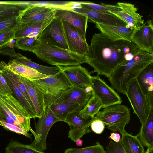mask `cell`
<instances>
[{"label": "cell", "mask_w": 153, "mask_h": 153, "mask_svg": "<svg viewBox=\"0 0 153 153\" xmlns=\"http://www.w3.org/2000/svg\"><path fill=\"white\" fill-rule=\"evenodd\" d=\"M5 117L1 112V111L0 110V119L5 120Z\"/></svg>", "instance_id": "bcb514c9"}, {"label": "cell", "mask_w": 153, "mask_h": 153, "mask_svg": "<svg viewBox=\"0 0 153 153\" xmlns=\"http://www.w3.org/2000/svg\"><path fill=\"white\" fill-rule=\"evenodd\" d=\"M53 19L42 22H20L15 29V39L27 36L38 37Z\"/></svg>", "instance_id": "cb8c5ba5"}, {"label": "cell", "mask_w": 153, "mask_h": 153, "mask_svg": "<svg viewBox=\"0 0 153 153\" xmlns=\"http://www.w3.org/2000/svg\"><path fill=\"white\" fill-rule=\"evenodd\" d=\"M20 77L26 87L37 118H39L43 114L46 109L43 95L31 81L21 76Z\"/></svg>", "instance_id": "484cf974"}, {"label": "cell", "mask_w": 153, "mask_h": 153, "mask_svg": "<svg viewBox=\"0 0 153 153\" xmlns=\"http://www.w3.org/2000/svg\"><path fill=\"white\" fill-rule=\"evenodd\" d=\"M96 27L113 41L125 40L131 41L135 29L97 23Z\"/></svg>", "instance_id": "603a6c76"}, {"label": "cell", "mask_w": 153, "mask_h": 153, "mask_svg": "<svg viewBox=\"0 0 153 153\" xmlns=\"http://www.w3.org/2000/svg\"><path fill=\"white\" fill-rule=\"evenodd\" d=\"M6 153H45L39 151L30 145L22 143L12 139L5 148Z\"/></svg>", "instance_id": "1f68e13d"}, {"label": "cell", "mask_w": 153, "mask_h": 153, "mask_svg": "<svg viewBox=\"0 0 153 153\" xmlns=\"http://www.w3.org/2000/svg\"><path fill=\"white\" fill-rule=\"evenodd\" d=\"M92 90L91 87L72 86L63 92L56 101L76 103L82 109L92 96Z\"/></svg>", "instance_id": "ffe728a7"}, {"label": "cell", "mask_w": 153, "mask_h": 153, "mask_svg": "<svg viewBox=\"0 0 153 153\" xmlns=\"http://www.w3.org/2000/svg\"><path fill=\"white\" fill-rule=\"evenodd\" d=\"M0 93L4 95L7 94H12V91L0 71Z\"/></svg>", "instance_id": "7bdbcfd3"}, {"label": "cell", "mask_w": 153, "mask_h": 153, "mask_svg": "<svg viewBox=\"0 0 153 153\" xmlns=\"http://www.w3.org/2000/svg\"><path fill=\"white\" fill-rule=\"evenodd\" d=\"M105 153H126L120 141L116 143L110 140L106 147Z\"/></svg>", "instance_id": "f35d334b"}, {"label": "cell", "mask_w": 153, "mask_h": 153, "mask_svg": "<svg viewBox=\"0 0 153 153\" xmlns=\"http://www.w3.org/2000/svg\"><path fill=\"white\" fill-rule=\"evenodd\" d=\"M56 10L55 17L65 21L73 26L85 39L88 18L85 16L70 9L54 7Z\"/></svg>", "instance_id": "9a60e30c"}, {"label": "cell", "mask_w": 153, "mask_h": 153, "mask_svg": "<svg viewBox=\"0 0 153 153\" xmlns=\"http://www.w3.org/2000/svg\"><path fill=\"white\" fill-rule=\"evenodd\" d=\"M122 135L120 141L126 153H145L143 146L136 136L126 131Z\"/></svg>", "instance_id": "f546056e"}, {"label": "cell", "mask_w": 153, "mask_h": 153, "mask_svg": "<svg viewBox=\"0 0 153 153\" xmlns=\"http://www.w3.org/2000/svg\"><path fill=\"white\" fill-rule=\"evenodd\" d=\"M19 16L0 22V32L4 30L14 28L20 23Z\"/></svg>", "instance_id": "ab89813d"}, {"label": "cell", "mask_w": 153, "mask_h": 153, "mask_svg": "<svg viewBox=\"0 0 153 153\" xmlns=\"http://www.w3.org/2000/svg\"><path fill=\"white\" fill-rule=\"evenodd\" d=\"M94 117V119L102 121L107 128L113 131H118L122 135L126 131V125L130 121V111L124 105L115 104L104 108Z\"/></svg>", "instance_id": "5b68a950"}, {"label": "cell", "mask_w": 153, "mask_h": 153, "mask_svg": "<svg viewBox=\"0 0 153 153\" xmlns=\"http://www.w3.org/2000/svg\"><path fill=\"white\" fill-rule=\"evenodd\" d=\"M60 121L50 109L46 108L43 114L38 118L35 125L34 139L30 144L36 149L43 152L47 149L46 139L49 131L55 123Z\"/></svg>", "instance_id": "ba28073f"}, {"label": "cell", "mask_w": 153, "mask_h": 153, "mask_svg": "<svg viewBox=\"0 0 153 153\" xmlns=\"http://www.w3.org/2000/svg\"><path fill=\"white\" fill-rule=\"evenodd\" d=\"M15 39L10 41L7 43L0 48V54L3 55L9 56L13 58L20 57L22 55L19 53H16L14 50V44L15 42Z\"/></svg>", "instance_id": "d590c367"}, {"label": "cell", "mask_w": 153, "mask_h": 153, "mask_svg": "<svg viewBox=\"0 0 153 153\" xmlns=\"http://www.w3.org/2000/svg\"><path fill=\"white\" fill-rule=\"evenodd\" d=\"M138 83L150 108L153 107V63L147 65L137 77Z\"/></svg>", "instance_id": "44dd1931"}, {"label": "cell", "mask_w": 153, "mask_h": 153, "mask_svg": "<svg viewBox=\"0 0 153 153\" xmlns=\"http://www.w3.org/2000/svg\"><path fill=\"white\" fill-rule=\"evenodd\" d=\"M140 50L132 42L113 41L102 33H95L86 55L87 63L93 72L108 78L120 64L131 60Z\"/></svg>", "instance_id": "6da1fadb"}, {"label": "cell", "mask_w": 153, "mask_h": 153, "mask_svg": "<svg viewBox=\"0 0 153 153\" xmlns=\"http://www.w3.org/2000/svg\"><path fill=\"white\" fill-rule=\"evenodd\" d=\"M15 75L16 81L19 88L25 97L26 99L34 109L26 87L22 81L20 76L16 74Z\"/></svg>", "instance_id": "60d3db41"}, {"label": "cell", "mask_w": 153, "mask_h": 153, "mask_svg": "<svg viewBox=\"0 0 153 153\" xmlns=\"http://www.w3.org/2000/svg\"><path fill=\"white\" fill-rule=\"evenodd\" d=\"M31 4L22 1H0V22L20 16Z\"/></svg>", "instance_id": "7402d4cb"}, {"label": "cell", "mask_w": 153, "mask_h": 153, "mask_svg": "<svg viewBox=\"0 0 153 153\" xmlns=\"http://www.w3.org/2000/svg\"><path fill=\"white\" fill-rule=\"evenodd\" d=\"M1 62L4 67L11 72L31 81H37L50 76L29 67L16 63L12 60H10L8 63Z\"/></svg>", "instance_id": "d4e9b609"}, {"label": "cell", "mask_w": 153, "mask_h": 153, "mask_svg": "<svg viewBox=\"0 0 153 153\" xmlns=\"http://www.w3.org/2000/svg\"><path fill=\"white\" fill-rule=\"evenodd\" d=\"M40 42L68 49L62 21L54 17L38 36Z\"/></svg>", "instance_id": "9c48e42d"}, {"label": "cell", "mask_w": 153, "mask_h": 153, "mask_svg": "<svg viewBox=\"0 0 153 153\" xmlns=\"http://www.w3.org/2000/svg\"><path fill=\"white\" fill-rule=\"evenodd\" d=\"M76 145L79 146H81L82 145L83 141L80 139H78L76 142Z\"/></svg>", "instance_id": "f6af8a7d"}, {"label": "cell", "mask_w": 153, "mask_h": 153, "mask_svg": "<svg viewBox=\"0 0 153 153\" xmlns=\"http://www.w3.org/2000/svg\"><path fill=\"white\" fill-rule=\"evenodd\" d=\"M92 94L100 101L102 108L117 104H121L120 96L98 76H92L91 82Z\"/></svg>", "instance_id": "30bf717a"}, {"label": "cell", "mask_w": 153, "mask_h": 153, "mask_svg": "<svg viewBox=\"0 0 153 153\" xmlns=\"http://www.w3.org/2000/svg\"><path fill=\"white\" fill-rule=\"evenodd\" d=\"M153 63V54L140 50L131 60L120 64L108 78L113 88L125 94L128 83Z\"/></svg>", "instance_id": "7a4b0ae2"}, {"label": "cell", "mask_w": 153, "mask_h": 153, "mask_svg": "<svg viewBox=\"0 0 153 153\" xmlns=\"http://www.w3.org/2000/svg\"><path fill=\"white\" fill-rule=\"evenodd\" d=\"M64 153H105L102 145L98 143L96 145L82 148H69Z\"/></svg>", "instance_id": "e575fe53"}, {"label": "cell", "mask_w": 153, "mask_h": 153, "mask_svg": "<svg viewBox=\"0 0 153 153\" xmlns=\"http://www.w3.org/2000/svg\"><path fill=\"white\" fill-rule=\"evenodd\" d=\"M56 13L55 8L48 5L31 4L20 16V22H42L53 19Z\"/></svg>", "instance_id": "4fadbf2b"}, {"label": "cell", "mask_w": 153, "mask_h": 153, "mask_svg": "<svg viewBox=\"0 0 153 153\" xmlns=\"http://www.w3.org/2000/svg\"><path fill=\"white\" fill-rule=\"evenodd\" d=\"M81 7L96 11L110 13L108 11L116 13L120 11V9L117 4L110 5L101 2L98 4L89 1L80 2Z\"/></svg>", "instance_id": "d6a6232c"}, {"label": "cell", "mask_w": 153, "mask_h": 153, "mask_svg": "<svg viewBox=\"0 0 153 153\" xmlns=\"http://www.w3.org/2000/svg\"><path fill=\"white\" fill-rule=\"evenodd\" d=\"M31 81L43 94L46 108L56 101L63 92L72 87L61 71L54 76Z\"/></svg>", "instance_id": "277c9868"}, {"label": "cell", "mask_w": 153, "mask_h": 153, "mask_svg": "<svg viewBox=\"0 0 153 153\" xmlns=\"http://www.w3.org/2000/svg\"><path fill=\"white\" fill-rule=\"evenodd\" d=\"M136 136L143 147H153V107L150 108L145 123L141 125L139 132Z\"/></svg>", "instance_id": "4316f807"}, {"label": "cell", "mask_w": 153, "mask_h": 153, "mask_svg": "<svg viewBox=\"0 0 153 153\" xmlns=\"http://www.w3.org/2000/svg\"><path fill=\"white\" fill-rule=\"evenodd\" d=\"M125 95L141 125H144L148 117L150 108L145 96L140 88L136 78L132 79L127 84Z\"/></svg>", "instance_id": "52a82bcc"}, {"label": "cell", "mask_w": 153, "mask_h": 153, "mask_svg": "<svg viewBox=\"0 0 153 153\" xmlns=\"http://www.w3.org/2000/svg\"><path fill=\"white\" fill-rule=\"evenodd\" d=\"M58 67L72 86L91 87L92 76L84 67L81 65Z\"/></svg>", "instance_id": "2e32d148"}, {"label": "cell", "mask_w": 153, "mask_h": 153, "mask_svg": "<svg viewBox=\"0 0 153 153\" xmlns=\"http://www.w3.org/2000/svg\"><path fill=\"white\" fill-rule=\"evenodd\" d=\"M15 27L8 29L0 32V48L12 40L15 39Z\"/></svg>", "instance_id": "8d00e7d4"}, {"label": "cell", "mask_w": 153, "mask_h": 153, "mask_svg": "<svg viewBox=\"0 0 153 153\" xmlns=\"http://www.w3.org/2000/svg\"><path fill=\"white\" fill-rule=\"evenodd\" d=\"M102 105L99 99L95 95L92 96L85 106L80 110L79 115L87 119L94 117L102 108Z\"/></svg>", "instance_id": "4dcf8cb0"}, {"label": "cell", "mask_w": 153, "mask_h": 153, "mask_svg": "<svg viewBox=\"0 0 153 153\" xmlns=\"http://www.w3.org/2000/svg\"><path fill=\"white\" fill-rule=\"evenodd\" d=\"M0 125L2 126L5 129L18 134H22L28 138H31L32 135L28 132L25 131L18 126L13 124L7 123L4 120L0 119Z\"/></svg>", "instance_id": "74e56055"}, {"label": "cell", "mask_w": 153, "mask_h": 153, "mask_svg": "<svg viewBox=\"0 0 153 153\" xmlns=\"http://www.w3.org/2000/svg\"><path fill=\"white\" fill-rule=\"evenodd\" d=\"M86 16L90 22L119 27H126V24L111 13H107L88 9L82 7L70 9Z\"/></svg>", "instance_id": "d6986e66"}, {"label": "cell", "mask_w": 153, "mask_h": 153, "mask_svg": "<svg viewBox=\"0 0 153 153\" xmlns=\"http://www.w3.org/2000/svg\"><path fill=\"white\" fill-rule=\"evenodd\" d=\"M131 41L139 50L153 54V25L151 20L134 29Z\"/></svg>", "instance_id": "5bb4252c"}, {"label": "cell", "mask_w": 153, "mask_h": 153, "mask_svg": "<svg viewBox=\"0 0 153 153\" xmlns=\"http://www.w3.org/2000/svg\"><path fill=\"white\" fill-rule=\"evenodd\" d=\"M108 138L111 139L114 142L118 143L120 141L121 137L120 135L118 133L112 132Z\"/></svg>", "instance_id": "ee69618b"}, {"label": "cell", "mask_w": 153, "mask_h": 153, "mask_svg": "<svg viewBox=\"0 0 153 153\" xmlns=\"http://www.w3.org/2000/svg\"><path fill=\"white\" fill-rule=\"evenodd\" d=\"M0 71L11 90L13 92L12 94L24 108L30 118H37L35 109L19 88L16 81L15 74L5 68L1 61L0 62Z\"/></svg>", "instance_id": "ac0fdd59"}, {"label": "cell", "mask_w": 153, "mask_h": 153, "mask_svg": "<svg viewBox=\"0 0 153 153\" xmlns=\"http://www.w3.org/2000/svg\"><path fill=\"white\" fill-rule=\"evenodd\" d=\"M117 4L120 9V11L108 12L124 22L126 27L136 29L144 23L143 16L137 13L138 8L134 4L126 2H118Z\"/></svg>", "instance_id": "e0dca14e"}, {"label": "cell", "mask_w": 153, "mask_h": 153, "mask_svg": "<svg viewBox=\"0 0 153 153\" xmlns=\"http://www.w3.org/2000/svg\"><path fill=\"white\" fill-rule=\"evenodd\" d=\"M79 111L69 114L65 122L69 125L70 128L68 137L74 142H76L78 139L85 134L91 132L90 127L94 119V117L87 119L82 118L79 115Z\"/></svg>", "instance_id": "7c38bea8"}, {"label": "cell", "mask_w": 153, "mask_h": 153, "mask_svg": "<svg viewBox=\"0 0 153 153\" xmlns=\"http://www.w3.org/2000/svg\"><path fill=\"white\" fill-rule=\"evenodd\" d=\"M49 107L52 111L60 121L64 122L69 114L82 109L76 103L58 101L53 103Z\"/></svg>", "instance_id": "83f0119b"}, {"label": "cell", "mask_w": 153, "mask_h": 153, "mask_svg": "<svg viewBox=\"0 0 153 153\" xmlns=\"http://www.w3.org/2000/svg\"><path fill=\"white\" fill-rule=\"evenodd\" d=\"M38 37H25L16 39L15 47L24 51L32 52L34 48L39 42Z\"/></svg>", "instance_id": "836d02e7"}, {"label": "cell", "mask_w": 153, "mask_h": 153, "mask_svg": "<svg viewBox=\"0 0 153 153\" xmlns=\"http://www.w3.org/2000/svg\"><path fill=\"white\" fill-rule=\"evenodd\" d=\"M12 60L19 64L33 69L39 72L46 75L54 76L61 71L58 66L48 67L42 65L32 61L31 59L22 55L20 57L12 59Z\"/></svg>", "instance_id": "f1b7e54d"}, {"label": "cell", "mask_w": 153, "mask_h": 153, "mask_svg": "<svg viewBox=\"0 0 153 153\" xmlns=\"http://www.w3.org/2000/svg\"><path fill=\"white\" fill-rule=\"evenodd\" d=\"M90 126L91 130L93 132L97 134H100L103 132L105 128V125L100 120L94 119L91 123Z\"/></svg>", "instance_id": "b9f144b4"}, {"label": "cell", "mask_w": 153, "mask_h": 153, "mask_svg": "<svg viewBox=\"0 0 153 153\" xmlns=\"http://www.w3.org/2000/svg\"><path fill=\"white\" fill-rule=\"evenodd\" d=\"M0 110L5 117H10L23 130L28 132L32 129L28 114L12 94L3 95L0 93Z\"/></svg>", "instance_id": "8992f818"}, {"label": "cell", "mask_w": 153, "mask_h": 153, "mask_svg": "<svg viewBox=\"0 0 153 153\" xmlns=\"http://www.w3.org/2000/svg\"><path fill=\"white\" fill-rule=\"evenodd\" d=\"M61 21L68 50L79 55L86 56L89 46L86 39L73 26L65 21Z\"/></svg>", "instance_id": "8fae6325"}, {"label": "cell", "mask_w": 153, "mask_h": 153, "mask_svg": "<svg viewBox=\"0 0 153 153\" xmlns=\"http://www.w3.org/2000/svg\"><path fill=\"white\" fill-rule=\"evenodd\" d=\"M145 153H153V147L148 148Z\"/></svg>", "instance_id": "7dc6e473"}, {"label": "cell", "mask_w": 153, "mask_h": 153, "mask_svg": "<svg viewBox=\"0 0 153 153\" xmlns=\"http://www.w3.org/2000/svg\"><path fill=\"white\" fill-rule=\"evenodd\" d=\"M44 62L56 66H69L87 63L85 56L72 52L68 50L39 42L32 52Z\"/></svg>", "instance_id": "3957f363"}]
</instances>
